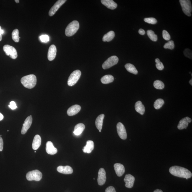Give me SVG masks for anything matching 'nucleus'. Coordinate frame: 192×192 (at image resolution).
I'll return each instance as SVG.
<instances>
[{
  "instance_id": "7ed1b4c3",
  "label": "nucleus",
  "mask_w": 192,
  "mask_h": 192,
  "mask_svg": "<svg viewBox=\"0 0 192 192\" xmlns=\"http://www.w3.org/2000/svg\"><path fill=\"white\" fill-rule=\"evenodd\" d=\"M80 28V24L76 20L73 21L67 26L65 30V34L68 37L72 36L77 33Z\"/></svg>"
},
{
  "instance_id": "49530a36",
  "label": "nucleus",
  "mask_w": 192,
  "mask_h": 192,
  "mask_svg": "<svg viewBox=\"0 0 192 192\" xmlns=\"http://www.w3.org/2000/svg\"><path fill=\"white\" fill-rule=\"evenodd\" d=\"M189 83L191 85V86H192V79H191V80L189 81Z\"/></svg>"
},
{
  "instance_id": "b1692460",
  "label": "nucleus",
  "mask_w": 192,
  "mask_h": 192,
  "mask_svg": "<svg viewBox=\"0 0 192 192\" xmlns=\"http://www.w3.org/2000/svg\"><path fill=\"white\" fill-rule=\"evenodd\" d=\"M85 128L84 124L82 123L77 124L75 126L74 133L75 135L79 136L84 131Z\"/></svg>"
},
{
  "instance_id": "393cba45",
  "label": "nucleus",
  "mask_w": 192,
  "mask_h": 192,
  "mask_svg": "<svg viewBox=\"0 0 192 192\" xmlns=\"http://www.w3.org/2000/svg\"><path fill=\"white\" fill-rule=\"evenodd\" d=\"M105 115L102 114L99 115L96 118V125L99 130H101L102 128L103 122L104 118Z\"/></svg>"
},
{
  "instance_id": "9b49d317",
  "label": "nucleus",
  "mask_w": 192,
  "mask_h": 192,
  "mask_svg": "<svg viewBox=\"0 0 192 192\" xmlns=\"http://www.w3.org/2000/svg\"><path fill=\"white\" fill-rule=\"evenodd\" d=\"M106 173L104 168H101L99 170L98 178V184L100 186L103 185L106 181Z\"/></svg>"
},
{
  "instance_id": "8fccbe9b",
  "label": "nucleus",
  "mask_w": 192,
  "mask_h": 192,
  "mask_svg": "<svg viewBox=\"0 0 192 192\" xmlns=\"http://www.w3.org/2000/svg\"><path fill=\"white\" fill-rule=\"evenodd\" d=\"M99 132H101V130H99Z\"/></svg>"
},
{
  "instance_id": "ea45409f",
  "label": "nucleus",
  "mask_w": 192,
  "mask_h": 192,
  "mask_svg": "<svg viewBox=\"0 0 192 192\" xmlns=\"http://www.w3.org/2000/svg\"><path fill=\"white\" fill-rule=\"evenodd\" d=\"M105 192H116L115 188L112 186H110L107 188Z\"/></svg>"
},
{
  "instance_id": "de8ad7c7",
  "label": "nucleus",
  "mask_w": 192,
  "mask_h": 192,
  "mask_svg": "<svg viewBox=\"0 0 192 192\" xmlns=\"http://www.w3.org/2000/svg\"><path fill=\"white\" fill-rule=\"evenodd\" d=\"M2 40V35L0 33V41Z\"/></svg>"
},
{
  "instance_id": "cd10ccee",
  "label": "nucleus",
  "mask_w": 192,
  "mask_h": 192,
  "mask_svg": "<svg viewBox=\"0 0 192 192\" xmlns=\"http://www.w3.org/2000/svg\"><path fill=\"white\" fill-rule=\"evenodd\" d=\"M124 67L128 72L135 75L138 74V71L134 65L131 63H127Z\"/></svg>"
},
{
  "instance_id": "bb28decb",
  "label": "nucleus",
  "mask_w": 192,
  "mask_h": 192,
  "mask_svg": "<svg viewBox=\"0 0 192 192\" xmlns=\"http://www.w3.org/2000/svg\"><path fill=\"white\" fill-rule=\"evenodd\" d=\"M114 80V77L111 75H105L101 79V81L104 84L110 83L113 82Z\"/></svg>"
},
{
  "instance_id": "4c0bfd02",
  "label": "nucleus",
  "mask_w": 192,
  "mask_h": 192,
  "mask_svg": "<svg viewBox=\"0 0 192 192\" xmlns=\"http://www.w3.org/2000/svg\"><path fill=\"white\" fill-rule=\"evenodd\" d=\"M39 39L42 42L46 43L49 40V37L47 35H42L39 36Z\"/></svg>"
},
{
  "instance_id": "f257e3e1",
  "label": "nucleus",
  "mask_w": 192,
  "mask_h": 192,
  "mask_svg": "<svg viewBox=\"0 0 192 192\" xmlns=\"http://www.w3.org/2000/svg\"><path fill=\"white\" fill-rule=\"evenodd\" d=\"M169 172L171 175L180 178H186L187 180L191 178V172L185 168L180 166H174L169 169Z\"/></svg>"
},
{
  "instance_id": "20e7f679",
  "label": "nucleus",
  "mask_w": 192,
  "mask_h": 192,
  "mask_svg": "<svg viewBox=\"0 0 192 192\" xmlns=\"http://www.w3.org/2000/svg\"><path fill=\"white\" fill-rule=\"evenodd\" d=\"M179 2L184 13L187 16H191L192 7L191 1L189 0H180Z\"/></svg>"
},
{
  "instance_id": "473e14b6",
  "label": "nucleus",
  "mask_w": 192,
  "mask_h": 192,
  "mask_svg": "<svg viewBox=\"0 0 192 192\" xmlns=\"http://www.w3.org/2000/svg\"><path fill=\"white\" fill-rule=\"evenodd\" d=\"M175 45L173 41H170L167 43H166L164 46V48L165 49H174L175 48Z\"/></svg>"
},
{
  "instance_id": "72a5a7b5",
  "label": "nucleus",
  "mask_w": 192,
  "mask_h": 192,
  "mask_svg": "<svg viewBox=\"0 0 192 192\" xmlns=\"http://www.w3.org/2000/svg\"><path fill=\"white\" fill-rule=\"evenodd\" d=\"M155 62L156 63V68L158 70L161 71L163 70L164 66L162 62L160 61L159 58H157L155 59Z\"/></svg>"
},
{
  "instance_id": "4be33fe9",
  "label": "nucleus",
  "mask_w": 192,
  "mask_h": 192,
  "mask_svg": "<svg viewBox=\"0 0 192 192\" xmlns=\"http://www.w3.org/2000/svg\"><path fill=\"white\" fill-rule=\"evenodd\" d=\"M41 138L40 136L38 135H36L33 139V144L32 147L33 150H36L38 149L41 146Z\"/></svg>"
},
{
  "instance_id": "37998d69",
  "label": "nucleus",
  "mask_w": 192,
  "mask_h": 192,
  "mask_svg": "<svg viewBox=\"0 0 192 192\" xmlns=\"http://www.w3.org/2000/svg\"><path fill=\"white\" fill-rule=\"evenodd\" d=\"M4 118V116L1 113H0V121H1L2 120H3Z\"/></svg>"
},
{
  "instance_id": "a18cd8bd",
  "label": "nucleus",
  "mask_w": 192,
  "mask_h": 192,
  "mask_svg": "<svg viewBox=\"0 0 192 192\" xmlns=\"http://www.w3.org/2000/svg\"><path fill=\"white\" fill-rule=\"evenodd\" d=\"M4 33V31L2 29H1L0 30V33H1V34L2 35Z\"/></svg>"
},
{
  "instance_id": "f03ea898",
  "label": "nucleus",
  "mask_w": 192,
  "mask_h": 192,
  "mask_svg": "<svg viewBox=\"0 0 192 192\" xmlns=\"http://www.w3.org/2000/svg\"><path fill=\"white\" fill-rule=\"evenodd\" d=\"M21 82L25 87L28 89L33 88L36 84V77L33 74L27 75L21 78Z\"/></svg>"
},
{
  "instance_id": "c756f323",
  "label": "nucleus",
  "mask_w": 192,
  "mask_h": 192,
  "mask_svg": "<svg viewBox=\"0 0 192 192\" xmlns=\"http://www.w3.org/2000/svg\"><path fill=\"white\" fill-rule=\"evenodd\" d=\"M153 86L155 88L160 90H163L165 87L164 83L159 80H156L154 81Z\"/></svg>"
},
{
  "instance_id": "09e8293b",
  "label": "nucleus",
  "mask_w": 192,
  "mask_h": 192,
  "mask_svg": "<svg viewBox=\"0 0 192 192\" xmlns=\"http://www.w3.org/2000/svg\"><path fill=\"white\" fill-rule=\"evenodd\" d=\"M15 2L16 3H19V0H15Z\"/></svg>"
},
{
  "instance_id": "79ce46f5",
  "label": "nucleus",
  "mask_w": 192,
  "mask_h": 192,
  "mask_svg": "<svg viewBox=\"0 0 192 192\" xmlns=\"http://www.w3.org/2000/svg\"><path fill=\"white\" fill-rule=\"evenodd\" d=\"M138 33H139L140 35H143L145 34V31L143 29H140L139 30V31H138Z\"/></svg>"
},
{
  "instance_id": "f704fd0d",
  "label": "nucleus",
  "mask_w": 192,
  "mask_h": 192,
  "mask_svg": "<svg viewBox=\"0 0 192 192\" xmlns=\"http://www.w3.org/2000/svg\"><path fill=\"white\" fill-rule=\"evenodd\" d=\"M144 20L145 22L151 24H155L157 22V20L154 17L145 18Z\"/></svg>"
},
{
  "instance_id": "a19ab883",
  "label": "nucleus",
  "mask_w": 192,
  "mask_h": 192,
  "mask_svg": "<svg viewBox=\"0 0 192 192\" xmlns=\"http://www.w3.org/2000/svg\"><path fill=\"white\" fill-rule=\"evenodd\" d=\"M3 148V141L2 138L0 136V151H2Z\"/></svg>"
},
{
  "instance_id": "0eeeda50",
  "label": "nucleus",
  "mask_w": 192,
  "mask_h": 192,
  "mask_svg": "<svg viewBox=\"0 0 192 192\" xmlns=\"http://www.w3.org/2000/svg\"><path fill=\"white\" fill-rule=\"evenodd\" d=\"M3 49L7 56H9L11 58L13 59L17 58V53L16 49L14 47L7 45L4 46Z\"/></svg>"
},
{
  "instance_id": "2eb2a0df",
  "label": "nucleus",
  "mask_w": 192,
  "mask_h": 192,
  "mask_svg": "<svg viewBox=\"0 0 192 192\" xmlns=\"http://www.w3.org/2000/svg\"><path fill=\"white\" fill-rule=\"evenodd\" d=\"M57 53V49L56 46L54 45H51L49 47L47 57L48 60L49 61H52L54 60L56 57Z\"/></svg>"
},
{
  "instance_id": "c85d7f7f",
  "label": "nucleus",
  "mask_w": 192,
  "mask_h": 192,
  "mask_svg": "<svg viewBox=\"0 0 192 192\" xmlns=\"http://www.w3.org/2000/svg\"><path fill=\"white\" fill-rule=\"evenodd\" d=\"M164 104V101L162 99H158L156 100L154 104V107L156 109H159Z\"/></svg>"
},
{
  "instance_id": "412c9836",
  "label": "nucleus",
  "mask_w": 192,
  "mask_h": 192,
  "mask_svg": "<svg viewBox=\"0 0 192 192\" xmlns=\"http://www.w3.org/2000/svg\"><path fill=\"white\" fill-rule=\"evenodd\" d=\"M94 143L92 140H89L87 142L86 145L84 146L83 151L85 153H90L94 149Z\"/></svg>"
},
{
  "instance_id": "a878e982",
  "label": "nucleus",
  "mask_w": 192,
  "mask_h": 192,
  "mask_svg": "<svg viewBox=\"0 0 192 192\" xmlns=\"http://www.w3.org/2000/svg\"><path fill=\"white\" fill-rule=\"evenodd\" d=\"M115 36L114 32L111 31L105 34L102 38V41L104 42H110L114 38Z\"/></svg>"
},
{
  "instance_id": "5701e85b",
  "label": "nucleus",
  "mask_w": 192,
  "mask_h": 192,
  "mask_svg": "<svg viewBox=\"0 0 192 192\" xmlns=\"http://www.w3.org/2000/svg\"><path fill=\"white\" fill-rule=\"evenodd\" d=\"M135 109L136 111L141 115H143L145 111V107L140 101H138L136 103Z\"/></svg>"
},
{
  "instance_id": "f3484780",
  "label": "nucleus",
  "mask_w": 192,
  "mask_h": 192,
  "mask_svg": "<svg viewBox=\"0 0 192 192\" xmlns=\"http://www.w3.org/2000/svg\"><path fill=\"white\" fill-rule=\"evenodd\" d=\"M81 110V106L78 105H75L68 109L67 111V114L69 116H72L76 115L80 112Z\"/></svg>"
},
{
  "instance_id": "1a4fd4ad",
  "label": "nucleus",
  "mask_w": 192,
  "mask_h": 192,
  "mask_svg": "<svg viewBox=\"0 0 192 192\" xmlns=\"http://www.w3.org/2000/svg\"><path fill=\"white\" fill-rule=\"evenodd\" d=\"M117 130L119 136L122 140H126L127 138V134L125 127L121 122H118L117 124Z\"/></svg>"
},
{
  "instance_id": "58836bf2",
  "label": "nucleus",
  "mask_w": 192,
  "mask_h": 192,
  "mask_svg": "<svg viewBox=\"0 0 192 192\" xmlns=\"http://www.w3.org/2000/svg\"><path fill=\"white\" fill-rule=\"evenodd\" d=\"M9 107L12 110H15L17 108V106L16 103L14 101H11L10 103Z\"/></svg>"
},
{
  "instance_id": "4468645a",
  "label": "nucleus",
  "mask_w": 192,
  "mask_h": 192,
  "mask_svg": "<svg viewBox=\"0 0 192 192\" xmlns=\"http://www.w3.org/2000/svg\"><path fill=\"white\" fill-rule=\"evenodd\" d=\"M134 181L135 178L130 174L126 175L124 179V181L125 183V187L128 188H131L133 187Z\"/></svg>"
},
{
  "instance_id": "6e6552de",
  "label": "nucleus",
  "mask_w": 192,
  "mask_h": 192,
  "mask_svg": "<svg viewBox=\"0 0 192 192\" xmlns=\"http://www.w3.org/2000/svg\"><path fill=\"white\" fill-rule=\"evenodd\" d=\"M118 61V57L113 56L109 58L102 64V67L104 70L109 69L117 64Z\"/></svg>"
},
{
  "instance_id": "2f4dec72",
  "label": "nucleus",
  "mask_w": 192,
  "mask_h": 192,
  "mask_svg": "<svg viewBox=\"0 0 192 192\" xmlns=\"http://www.w3.org/2000/svg\"><path fill=\"white\" fill-rule=\"evenodd\" d=\"M12 37L14 41L16 42H18L19 41V31L18 30L15 29L14 30L12 33Z\"/></svg>"
},
{
  "instance_id": "f8f14e48",
  "label": "nucleus",
  "mask_w": 192,
  "mask_h": 192,
  "mask_svg": "<svg viewBox=\"0 0 192 192\" xmlns=\"http://www.w3.org/2000/svg\"><path fill=\"white\" fill-rule=\"evenodd\" d=\"M33 122V118L31 115L28 117L25 121L22 128L21 133L22 134H24L27 133V130L30 128Z\"/></svg>"
},
{
  "instance_id": "3c124183",
  "label": "nucleus",
  "mask_w": 192,
  "mask_h": 192,
  "mask_svg": "<svg viewBox=\"0 0 192 192\" xmlns=\"http://www.w3.org/2000/svg\"><path fill=\"white\" fill-rule=\"evenodd\" d=\"M1 26H0V30L1 29Z\"/></svg>"
},
{
  "instance_id": "dca6fc26",
  "label": "nucleus",
  "mask_w": 192,
  "mask_h": 192,
  "mask_svg": "<svg viewBox=\"0 0 192 192\" xmlns=\"http://www.w3.org/2000/svg\"><path fill=\"white\" fill-rule=\"evenodd\" d=\"M57 171L59 173L65 174V175H70V174H72L73 172V170L72 167L68 165L59 166L57 167Z\"/></svg>"
},
{
  "instance_id": "e433bc0d",
  "label": "nucleus",
  "mask_w": 192,
  "mask_h": 192,
  "mask_svg": "<svg viewBox=\"0 0 192 192\" xmlns=\"http://www.w3.org/2000/svg\"><path fill=\"white\" fill-rule=\"evenodd\" d=\"M162 35H163V39H165V40L168 41L171 39V36H170L169 33H168L167 31L165 30H163V33H162Z\"/></svg>"
},
{
  "instance_id": "39448f33",
  "label": "nucleus",
  "mask_w": 192,
  "mask_h": 192,
  "mask_svg": "<svg viewBox=\"0 0 192 192\" xmlns=\"http://www.w3.org/2000/svg\"><path fill=\"white\" fill-rule=\"evenodd\" d=\"M42 173L38 170L29 172L26 175L27 179L29 181H39L42 179Z\"/></svg>"
},
{
  "instance_id": "423d86ee",
  "label": "nucleus",
  "mask_w": 192,
  "mask_h": 192,
  "mask_svg": "<svg viewBox=\"0 0 192 192\" xmlns=\"http://www.w3.org/2000/svg\"><path fill=\"white\" fill-rule=\"evenodd\" d=\"M81 75V72L80 70H76L74 71L69 77L67 82L68 86H74L80 79Z\"/></svg>"
},
{
  "instance_id": "9d476101",
  "label": "nucleus",
  "mask_w": 192,
  "mask_h": 192,
  "mask_svg": "<svg viewBox=\"0 0 192 192\" xmlns=\"http://www.w3.org/2000/svg\"><path fill=\"white\" fill-rule=\"evenodd\" d=\"M67 1L66 0H58L57 1L53 6L51 8L49 11V15L50 16H52L58 10L61 6H62Z\"/></svg>"
},
{
  "instance_id": "ddd939ff",
  "label": "nucleus",
  "mask_w": 192,
  "mask_h": 192,
  "mask_svg": "<svg viewBox=\"0 0 192 192\" xmlns=\"http://www.w3.org/2000/svg\"><path fill=\"white\" fill-rule=\"evenodd\" d=\"M192 121L191 118L189 117H186L180 120L177 127L180 130L186 129L188 126L189 124Z\"/></svg>"
},
{
  "instance_id": "7c9ffc66",
  "label": "nucleus",
  "mask_w": 192,
  "mask_h": 192,
  "mask_svg": "<svg viewBox=\"0 0 192 192\" xmlns=\"http://www.w3.org/2000/svg\"><path fill=\"white\" fill-rule=\"evenodd\" d=\"M147 34L149 38L152 41L156 42L158 39L157 35L154 33V32L152 30H148L147 31Z\"/></svg>"
},
{
  "instance_id": "c03bdc74",
  "label": "nucleus",
  "mask_w": 192,
  "mask_h": 192,
  "mask_svg": "<svg viewBox=\"0 0 192 192\" xmlns=\"http://www.w3.org/2000/svg\"><path fill=\"white\" fill-rule=\"evenodd\" d=\"M153 192H163L161 190L157 189L155 190Z\"/></svg>"
},
{
  "instance_id": "c9c22d12",
  "label": "nucleus",
  "mask_w": 192,
  "mask_h": 192,
  "mask_svg": "<svg viewBox=\"0 0 192 192\" xmlns=\"http://www.w3.org/2000/svg\"><path fill=\"white\" fill-rule=\"evenodd\" d=\"M184 55L186 57L190 59H192V51L189 49H186L184 51Z\"/></svg>"
},
{
  "instance_id": "a211bd4d",
  "label": "nucleus",
  "mask_w": 192,
  "mask_h": 192,
  "mask_svg": "<svg viewBox=\"0 0 192 192\" xmlns=\"http://www.w3.org/2000/svg\"><path fill=\"white\" fill-rule=\"evenodd\" d=\"M114 168L116 175L118 177H121L125 172L124 166L121 164L117 163L115 164Z\"/></svg>"
},
{
  "instance_id": "6ab92c4d",
  "label": "nucleus",
  "mask_w": 192,
  "mask_h": 192,
  "mask_svg": "<svg viewBox=\"0 0 192 192\" xmlns=\"http://www.w3.org/2000/svg\"><path fill=\"white\" fill-rule=\"evenodd\" d=\"M46 150L47 153L50 155H54L57 152V148L54 147L53 143L51 141L47 142Z\"/></svg>"
},
{
  "instance_id": "aec40b11",
  "label": "nucleus",
  "mask_w": 192,
  "mask_h": 192,
  "mask_svg": "<svg viewBox=\"0 0 192 192\" xmlns=\"http://www.w3.org/2000/svg\"><path fill=\"white\" fill-rule=\"evenodd\" d=\"M101 2L103 5L110 9H115L118 6L117 4L112 0H102Z\"/></svg>"
}]
</instances>
